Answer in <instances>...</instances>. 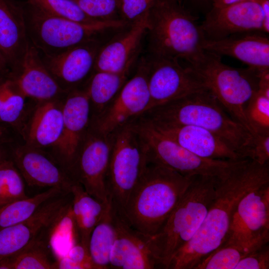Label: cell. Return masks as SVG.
I'll return each instance as SVG.
<instances>
[{
	"instance_id": "6",
	"label": "cell",
	"mask_w": 269,
	"mask_h": 269,
	"mask_svg": "<svg viewBox=\"0 0 269 269\" xmlns=\"http://www.w3.org/2000/svg\"><path fill=\"white\" fill-rule=\"evenodd\" d=\"M26 33L40 54L56 55L102 35L123 29L129 23L122 19L79 22L48 14L23 2Z\"/></svg>"
},
{
	"instance_id": "38",
	"label": "cell",
	"mask_w": 269,
	"mask_h": 269,
	"mask_svg": "<svg viewBox=\"0 0 269 269\" xmlns=\"http://www.w3.org/2000/svg\"><path fill=\"white\" fill-rule=\"evenodd\" d=\"M97 269L90 257L88 247L80 242L56 260L55 269Z\"/></svg>"
},
{
	"instance_id": "32",
	"label": "cell",
	"mask_w": 269,
	"mask_h": 269,
	"mask_svg": "<svg viewBox=\"0 0 269 269\" xmlns=\"http://www.w3.org/2000/svg\"><path fill=\"white\" fill-rule=\"evenodd\" d=\"M8 84L1 111L0 123L11 127L20 137L30 107L27 106L26 98L8 78Z\"/></svg>"
},
{
	"instance_id": "18",
	"label": "cell",
	"mask_w": 269,
	"mask_h": 269,
	"mask_svg": "<svg viewBox=\"0 0 269 269\" xmlns=\"http://www.w3.org/2000/svg\"><path fill=\"white\" fill-rule=\"evenodd\" d=\"M71 198L70 192L63 193L45 202L26 220L0 229V261L42 237Z\"/></svg>"
},
{
	"instance_id": "5",
	"label": "cell",
	"mask_w": 269,
	"mask_h": 269,
	"mask_svg": "<svg viewBox=\"0 0 269 269\" xmlns=\"http://www.w3.org/2000/svg\"><path fill=\"white\" fill-rule=\"evenodd\" d=\"M219 179L196 176L160 230L149 237L153 255L166 269L172 256L194 236L215 196Z\"/></svg>"
},
{
	"instance_id": "37",
	"label": "cell",
	"mask_w": 269,
	"mask_h": 269,
	"mask_svg": "<svg viewBox=\"0 0 269 269\" xmlns=\"http://www.w3.org/2000/svg\"><path fill=\"white\" fill-rule=\"evenodd\" d=\"M89 18L97 21L121 19L120 0H73Z\"/></svg>"
},
{
	"instance_id": "13",
	"label": "cell",
	"mask_w": 269,
	"mask_h": 269,
	"mask_svg": "<svg viewBox=\"0 0 269 269\" xmlns=\"http://www.w3.org/2000/svg\"><path fill=\"white\" fill-rule=\"evenodd\" d=\"M144 57L150 95L146 111L206 89L192 71L181 62L147 55Z\"/></svg>"
},
{
	"instance_id": "3",
	"label": "cell",
	"mask_w": 269,
	"mask_h": 269,
	"mask_svg": "<svg viewBox=\"0 0 269 269\" xmlns=\"http://www.w3.org/2000/svg\"><path fill=\"white\" fill-rule=\"evenodd\" d=\"M195 176L183 175L164 166L147 162L122 216L137 231L149 237L154 235Z\"/></svg>"
},
{
	"instance_id": "28",
	"label": "cell",
	"mask_w": 269,
	"mask_h": 269,
	"mask_svg": "<svg viewBox=\"0 0 269 269\" xmlns=\"http://www.w3.org/2000/svg\"><path fill=\"white\" fill-rule=\"evenodd\" d=\"M116 238L113 209L111 201L92 230L89 240L88 250L97 269H110V256Z\"/></svg>"
},
{
	"instance_id": "19",
	"label": "cell",
	"mask_w": 269,
	"mask_h": 269,
	"mask_svg": "<svg viewBox=\"0 0 269 269\" xmlns=\"http://www.w3.org/2000/svg\"><path fill=\"white\" fill-rule=\"evenodd\" d=\"M113 209L116 238L110 256V269L159 268L150 247L149 236L134 229Z\"/></svg>"
},
{
	"instance_id": "21",
	"label": "cell",
	"mask_w": 269,
	"mask_h": 269,
	"mask_svg": "<svg viewBox=\"0 0 269 269\" xmlns=\"http://www.w3.org/2000/svg\"><path fill=\"white\" fill-rule=\"evenodd\" d=\"M148 12L129 24L122 34L102 45L97 55L94 71L120 72L135 66L141 41L148 28Z\"/></svg>"
},
{
	"instance_id": "26",
	"label": "cell",
	"mask_w": 269,
	"mask_h": 269,
	"mask_svg": "<svg viewBox=\"0 0 269 269\" xmlns=\"http://www.w3.org/2000/svg\"><path fill=\"white\" fill-rule=\"evenodd\" d=\"M134 67L120 72L94 71L85 85L90 104L91 121L97 118L117 96Z\"/></svg>"
},
{
	"instance_id": "35",
	"label": "cell",
	"mask_w": 269,
	"mask_h": 269,
	"mask_svg": "<svg viewBox=\"0 0 269 269\" xmlns=\"http://www.w3.org/2000/svg\"><path fill=\"white\" fill-rule=\"evenodd\" d=\"M244 114L253 135L269 134V93L258 89L247 103Z\"/></svg>"
},
{
	"instance_id": "8",
	"label": "cell",
	"mask_w": 269,
	"mask_h": 269,
	"mask_svg": "<svg viewBox=\"0 0 269 269\" xmlns=\"http://www.w3.org/2000/svg\"><path fill=\"white\" fill-rule=\"evenodd\" d=\"M131 123L143 145L147 162L164 166L183 175L210 176L222 179L243 160L201 157L180 146L142 118L138 117Z\"/></svg>"
},
{
	"instance_id": "45",
	"label": "cell",
	"mask_w": 269,
	"mask_h": 269,
	"mask_svg": "<svg viewBox=\"0 0 269 269\" xmlns=\"http://www.w3.org/2000/svg\"><path fill=\"white\" fill-rule=\"evenodd\" d=\"M10 71L8 61L0 49V81L7 78Z\"/></svg>"
},
{
	"instance_id": "30",
	"label": "cell",
	"mask_w": 269,
	"mask_h": 269,
	"mask_svg": "<svg viewBox=\"0 0 269 269\" xmlns=\"http://www.w3.org/2000/svg\"><path fill=\"white\" fill-rule=\"evenodd\" d=\"M43 236L13 255L0 261V269H55L56 261Z\"/></svg>"
},
{
	"instance_id": "16",
	"label": "cell",
	"mask_w": 269,
	"mask_h": 269,
	"mask_svg": "<svg viewBox=\"0 0 269 269\" xmlns=\"http://www.w3.org/2000/svg\"><path fill=\"white\" fill-rule=\"evenodd\" d=\"M101 39L83 43L56 55H40L41 59L60 87L68 92L85 86L94 71Z\"/></svg>"
},
{
	"instance_id": "23",
	"label": "cell",
	"mask_w": 269,
	"mask_h": 269,
	"mask_svg": "<svg viewBox=\"0 0 269 269\" xmlns=\"http://www.w3.org/2000/svg\"><path fill=\"white\" fill-rule=\"evenodd\" d=\"M269 34L261 31L235 33L216 40L204 39V51L234 58L258 70L269 69Z\"/></svg>"
},
{
	"instance_id": "11",
	"label": "cell",
	"mask_w": 269,
	"mask_h": 269,
	"mask_svg": "<svg viewBox=\"0 0 269 269\" xmlns=\"http://www.w3.org/2000/svg\"><path fill=\"white\" fill-rule=\"evenodd\" d=\"M113 140V133H101L90 125L70 173L90 195L104 203L109 201L106 179Z\"/></svg>"
},
{
	"instance_id": "20",
	"label": "cell",
	"mask_w": 269,
	"mask_h": 269,
	"mask_svg": "<svg viewBox=\"0 0 269 269\" xmlns=\"http://www.w3.org/2000/svg\"><path fill=\"white\" fill-rule=\"evenodd\" d=\"M65 95L51 100L34 101L20 134L23 143L43 149H51L56 145L63 130V104Z\"/></svg>"
},
{
	"instance_id": "25",
	"label": "cell",
	"mask_w": 269,
	"mask_h": 269,
	"mask_svg": "<svg viewBox=\"0 0 269 269\" xmlns=\"http://www.w3.org/2000/svg\"><path fill=\"white\" fill-rule=\"evenodd\" d=\"M28 42L23 2L0 0V49L8 61L10 72L20 66Z\"/></svg>"
},
{
	"instance_id": "27",
	"label": "cell",
	"mask_w": 269,
	"mask_h": 269,
	"mask_svg": "<svg viewBox=\"0 0 269 269\" xmlns=\"http://www.w3.org/2000/svg\"><path fill=\"white\" fill-rule=\"evenodd\" d=\"M71 210L81 243L88 247L90 234L101 219L108 202L104 203L90 195L78 182L70 188Z\"/></svg>"
},
{
	"instance_id": "14",
	"label": "cell",
	"mask_w": 269,
	"mask_h": 269,
	"mask_svg": "<svg viewBox=\"0 0 269 269\" xmlns=\"http://www.w3.org/2000/svg\"><path fill=\"white\" fill-rule=\"evenodd\" d=\"M63 118L61 137L50 152L71 176L78 151L91 123L90 104L85 86L66 93L63 100Z\"/></svg>"
},
{
	"instance_id": "12",
	"label": "cell",
	"mask_w": 269,
	"mask_h": 269,
	"mask_svg": "<svg viewBox=\"0 0 269 269\" xmlns=\"http://www.w3.org/2000/svg\"><path fill=\"white\" fill-rule=\"evenodd\" d=\"M269 241V182H267L247 192L240 199L224 244L259 248Z\"/></svg>"
},
{
	"instance_id": "43",
	"label": "cell",
	"mask_w": 269,
	"mask_h": 269,
	"mask_svg": "<svg viewBox=\"0 0 269 269\" xmlns=\"http://www.w3.org/2000/svg\"><path fill=\"white\" fill-rule=\"evenodd\" d=\"M19 138L20 137L11 127L0 123V146L18 141Z\"/></svg>"
},
{
	"instance_id": "10",
	"label": "cell",
	"mask_w": 269,
	"mask_h": 269,
	"mask_svg": "<svg viewBox=\"0 0 269 269\" xmlns=\"http://www.w3.org/2000/svg\"><path fill=\"white\" fill-rule=\"evenodd\" d=\"M136 65L134 73L104 111L91 120L90 125L98 132L111 134L145 112L150 103L147 67L144 57Z\"/></svg>"
},
{
	"instance_id": "7",
	"label": "cell",
	"mask_w": 269,
	"mask_h": 269,
	"mask_svg": "<svg viewBox=\"0 0 269 269\" xmlns=\"http://www.w3.org/2000/svg\"><path fill=\"white\" fill-rule=\"evenodd\" d=\"M186 65L226 111L253 134L244 110L259 89L260 74L263 70L231 67L224 63L221 56L205 51L194 63Z\"/></svg>"
},
{
	"instance_id": "36",
	"label": "cell",
	"mask_w": 269,
	"mask_h": 269,
	"mask_svg": "<svg viewBox=\"0 0 269 269\" xmlns=\"http://www.w3.org/2000/svg\"><path fill=\"white\" fill-rule=\"evenodd\" d=\"M24 1L51 15L83 23L97 21L87 16L73 0H25Z\"/></svg>"
},
{
	"instance_id": "2",
	"label": "cell",
	"mask_w": 269,
	"mask_h": 269,
	"mask_svg": "<svg viewBox=\"0 0 269 269\" xmlns=\"http://www.w3.org/2000/svg\"><path fill=\"white\" fill-rule=\"evenodd\" d=\"M152 123L192 125L219 136L242 159H247L253 135L234 120L207 89L150 109L139 116Z\"/></svg>"
},
{
	"instance_id": "9",
	"label": "cell",
	"mask_w": 269,
	"mask_h": 269,
	"mask_svg": "<svg viewBox=\"0 0 269 269\" xmlns=\"http://www.w3.org/2000/svg\"><path fill=\"white\" fill-rule=\"evenodd\" d=\"M147 164L144 148L131 122L113 133L106 188L108 199L121 216Z\"/></svg>"
},
{
	"instance_id": "15",
	"label": "cell",
	"mask_w": 269,
	"mask_h": 269,
	"mask_svg": "<svg viewBox=\"0 0 269 269\" xmlns=\"http://www.w3.org/2000/svg\"><path fill=\"white\" fill-rule=\"evenodd\" d=\"M10 156L29 186L59 187L70 192L75 181L50 152L18 140L11 143Z\"/></svg>"
},
{
	"instance_id": "17",
	"label": "cell",
	"mask_w": 269,
	"mask_h": 269,
	"mask_svg": "<svg viewBox=\"0 0 269 269\" xmlns=\"http://www.w3.org/2000/svg\"><path fill=\"white\" fill-rule=\"evenodd\" d=\"M204 17L200 26L205 40H219L247 31L264 32L263 11L255 0L213 6Z\"/></svg>"
},
{
	"instance_id": "4",
	"label": "cell",
	"mask_w": 269,
	"mask_h": 269,
	"mask_svg": "<svg viewBox=\"0 0 269 269\" xmlns=\"http://www.w3.org/2000/svg\"><path fill=\"white\" fill-rule=\"evenodd\" d=\"M199 18L180 0H157L148 14L147 56L183 61L186 65L196 61L205 51Z\"/></svg>"
},
{
	"instance_id": "44",
	"label": "cell",
	"mask_w": 269,
	"mask_h": 269,
	"mask_svg": "<svg viewBox=\"0 0 269 269\" xmlns=\"http://www.w3.org/2000/svg\"><path fill=\"white\" fill-rule=\"evenodd\" d=\"M260 5L264 15L263 31L269 33V0H255Z\"/></svg>"
},
{
	"instance_id": "33",
	"label": "cell",
	"mask_w": 269,
	"mask_h": 269,
	"mask_svg": "<svg viewBox=\"0 0 269 269\" xmlns=\"http://www.w3.org/2000/svg\"><path fill=\"white\" fill-rule=\"evenodd\" d=\"M259 248L224 244L203 258L193 269H235L243 258Z\"/></svg>"
},
{
	"instance_id": "34",
	"label": "cell",
	"mask_w": 269,
	"mask_h": 269,
	"mask_svg": "<svg viewBox=\"0 0 269 269\" xmlns=\"http://www.w3.org/2000/svg\"><path fill=\"white\" fill-rule=\"evenodd\" d=\"M24 180L10 156L0 162V206L27 198Z\"/></svg>"
},
{
	"instance_id": "46",
	"label": "cell",
	"mask_w": 269,
	"mask_h": 269,
	"mask_svg": "<svg viewBox=\"0 0 269 269\" xmlns=\"http://www.w3.org/2000/svg\"><path fill=\"white\" fill-rule=\"evenodd\" d=\"M8 84V78L0 81V114L6 95Z\"/></svg>"
},
{
	"instance_id": "47",
	"label": "cell",
	"mask_w": 269,
	"mask_h": 269,
	"mask_svg": "<svg viewBox=\"0 0 269 269\" xmlns=\"http://www.w3.org/2000/svg\"><path fill=\"white\" fill-rule=\"evenodd\" d=\"M11 143L0 146V162L10 156Z\"/></svg>"
},
{
	"instance_id": "48",
	"label": "cell",
	"mask_w": 269,
	"mask_h": 269,
	"mask_svg": "<svg viewBox=\"0 0 269 269\" xmlns=\"http://www.w3.org/2000/svg\"><path fill=\"white\" fill-rule=\"evenodd\" d=\"M245 0H213V6H223Z\"/></svg>"
},
{
	"instance_id": "31",
	"label": "cell",
	"mask_w": 269,
	"mask_h": 269,
	"mask_svg": "<svg viewBox=\"0 0 269 269\" xmlns=\"http://www.w3.org/2000/svg\"><path fill=\"white\" fill-rule=\"evenodd\" d=\"M65 192H68L59 187H50L31 197L0 206V230L26 220L45 202Z\"/></svg>"
},
{
	"instance_id": "41",
	"label": "cell",
	"mask_w": 269,
	"mask_h": 269,
	"mask_svg": "<svg viewBox=\"0 0 269 269\" xmlns=\"http://www.w3.org/2000/svg\"><path fill=\"white\" fill-rule=\"evenodd\" d=\"M248 158L260 164L269 163V134H256L253 135Z\"/></svg>"
},
{
	"instance_id": "22",
	"label": "cell",
	"mask_w": 269,
	"mask_h": 269,
	"mask_svg": "<svg viewBox=\"0 0 269 269\" xmlns=\"http://www.w3.org/2000/svg\"><path fill=\"white\" fill-rule=\"evenodd\" d=\"M8 78L26 98L34 101L61 98L67 93L50 73L29 40L20 66Z\"/></svg>"
},
{
	"instance_id": "39",
	"label": "cell",
	"mask_w": 269,
	"mask_h": 269,
	"mask_svg": "<svg viewBox=\"0 0 269 269\" xmlns=\"http://www.w3.org/2000/svg\"><path fill=\"white\" fill-rule=\"evenodd\" d=\"M157 0H120L121 19L130 24L147 13Z\"/></svg>"
},
{
	"instance_id": "24",
	"label": "cell",
	"mask_w": 269,
	"mask_h": 269,
	"mask_svg": "<svg viewBox=\"0 0 269 269\" xmlns=\"http://www.w3.org/2000/svg\"><path fill=\"white\" fill-rule=\"evenodd\" d=\"M148 122L163 134L198 156L211 159H243L219 136L206 129L192 125Z\"/></svg>"
},
{
	"instance_id": "40",
	"label": "cell",
	"mask_w": 269,
	"mask_h": 269,
	"mask_svg": "<svg viewBox=\"0 0 269 269\" xmlns=\"http://www.w3.org/2000/svg\"><path fill=\"white\" fill-rule=\"evenodd\" d=\"M268 244L254 250L243 258L235 269H269Z\"/></svg>"
},
{
	"instance_id": "1",
	"label": "cell",
	"mask_w": 269,
	"mask_h": 269,
	"mask_svg": "<svg viewBox=\"0 0 269 269\" xmlns=\"http://www.w3.org/2000/svg\"><path fill=\"white\" fill-rule=\"evenodd\" d=\"M269 182V163L244 159L219 179L207 213L192 239L171 257L166 269H193L203 258L225 242L240 199L251 190Z\"/></svg>"
},
{
	"instance_id": "42",
	"label": "cell",
	"mask_w": 269,
	"mask_h": 269,
	"mask_svg": "<svg viewBox=\"0 0 269 269\" xmlns=\"http://www.w3.org/2000/svg\"><path fill=\"white\" fill-rule=\"evenodd\" d=\"M183 7L198 17L205 16L213 7V0H180Z\"/></svg>"
},
{
	"instance_id": "29",
	"label": "cell",
	"mask_w": 269,
	"mask_h": 269,
	"mask_svg": "<svg viewBox=\"0 0 269 269\" xmlns=\"http://www.w3.org/2000/svg\"><path fill=\"white\" fill-rule=\"evenodd\" d=\"M71 200L45 231L44 236L57 259L80 242L72 212Z\"/></svg>"
}]
</instances>
